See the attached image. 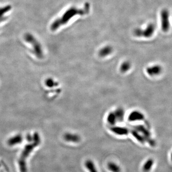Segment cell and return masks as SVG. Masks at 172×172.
Returning a JSON list of instances; mask_svg holds the SVG:
<instances>
[{
	"mask_svg": "<svg viewBox=\"0 0 172 172\" xmlns=\"http://www.w3.org/2000/svg\"><path fill=\"white\" fill-rule=\"evenodd\" d=\"M163 68L162 66L159 64L153 65L147 67L146 69L147 74L151 77L159 76L163 72Z\"/></svg>",
	"mask_w": 172,
	"mask_h": 172,
	"instance_id": "8992f818",
	"label": "cell"
},
{
	"mask_svg": "<svg viewBox=\"0 0 172 172\" xmlns=\"http://www.w3.org/2000/svg\"><path fill=\"white\" fill-rule=\"evenodd\" d=\"M24 38L26 42L32 45L33 51L36 57L39 59L43 58V52L40 43L33 37L31 34L27 33L24 36Z\"/></svg>",
	"mask_w": 172,
	"mask_h": 172,
	"instance_id": "3957f363",
	"label": "cell"
},
{
	"mask_svg": "<svg viewBox=\"0 0 172 172\" xmlns=\"http://www.w3.org/2000/svg\"><path fill=\"white\" fill-rule=\"evenodd\" d=\"M171 160H172V153H171Z\"/></svg>",
	"mask_w": 172,
	"mask_h": 172,
	"instance_id": "2e32d148",
	"label": "cell"
},
{
	"mask_svg": "<svg viewBox=\"0 0 172 172\" xmlns=\"http://www.w3.org/2000/svg\"><path fill=\"white\" fill-rule=\"evenodd\" d=\"M23 141V137L20 134H17L10 138L8 140V144L10 146H14L15 145L21 144Z\"/></svg>",
	"mask_w": 172,
	"mask_h": 172,
	"instance_id": "52a82bcc",
	"label": "cell"
},
{
	"mask_svg": "<svg viewBox=\"0 0 172 172\" xmlns=\"http://www.w3.org/2000/svg\"><path fill=\"white\" fill-rule=\"evenodd\" d=\"M86 168L89 172H98L95 167L94 163L91 160H88L85 163Z\"/></svg>",
	"mask_w": 172,
	"mask_h": 172,
	"instance_id": "30bf717a",
	"label": "cell"
},
{
	"mask_svg": "<svg viewBox=\"0 0 172 172\" xmlns=\"http://www.w3.org/2000/svg\"><path fill=\"white\" fill-rule=\"evenodd\" d=\"M109 170L112 172H121V169L119 166L114 162H110L108 164Z\"/></svg>",
	"mask_w": 172,
	"mask_h": 172,
	"instance_id": "7c38bea8",
	"label": "cell"
},
{
	"mask_svg": "<svg viewBox=\"0 0 172 172\" xmlns=\"http://www.w3.org/2000/svg\"><path fill=\"white\" fill-rule=\"evenodd\" d=\"M89 10L90 4L88 2L85 3L82 9H78L75 7H71L63 14L61 18L57 19L53 23L51 26V29L53 31L58 29L60 26L66 24L69 20L76 15H87L89 13Z\"/></svg>",
	"mask_w": 172,
	"mask_h": 172,
	"instance_id": "6da1fadb",
	"label": "cell"
},
{
	"mask_svg": "<svg viewBox=\"0 0 172 172\" xmlns=\"http://www.w3.org/2000/svg\"><path fill=\"white\" fill-rule=\"evenodd\" d=\"M11 9V6L10 5L6 6L0 8V23L4 21L5 19L6 18L4 17V15L7 12L9 11Z\"/></svg>",
	"mask_w": 172,
	"mask_h": 172,
	"instance_id": "8fae6325",
	"label": "cell"
},
{
	"mask_svg": "<svg viewBox=\"0 0 172 172\" xmlns=\"http://www.w3.org/2000/svg\"><path fill=\"white\" fill-rule=\"evenodd\" d=\"M155 30V25L154 24L151 23L148 24L146 28H137L134 30V35L137 37H144L149 38L154 34Z\"/></svg>",
	"mask_w": 172,
	"mask_h": 172,
	"instance_id": "277c9868",
	"label": "cell"
},
{
	"mask_svg": "<svg viewBox=\"0 0 172 172\" xmlns=\"http://www.w3.org/2000/svg\"><path fill=\"white\" fill-rule=\"evenodd\" d=\"M64 138L67 142L75 143L80 142V137L78 135L69 133L65 134L64 136Z\"/></svg>",
	"mask_w": 172,
	"mask_h": 172,
	"instance_id": "ba28073f",
	"label": "cell"
},
{
	"mask_svg": "<svg viewBox=\"0 0 172 172\" xmlns=\"http://www.w3.org/2000/svg\"><path fill=\"white\" fill-rule=\"evenodd\" d=\"M26 140L28 142H32L33 141V136H32L30 134H28V135L26 136Z\"/></svg>",
	"mask_w": 172,
	"mask_h": 172,
	"instance_id": "9a60e30c",
	"label": "cell"
},
{
	"mask_svg": "<svg viewBox=\"0 0 172 172\" xmlns=\"http://www.w3.org/2000/svg\"><path fill=\"white\" fill-rule=\"evenodd\" d=\"M33 143L28 144L25 145L21 153L20 157L18 161V166L20 172H27L28 169L26 166V160L34 149L38 146L41 143L40 135L37 132H35L33 136Z\"/></svg>",
	"mask_w": 172,
	"mask_h": 172,
	"instance_id": "7a4b0ae2",
	"label": "cell"
},
{
	"mask_svg": "<svg viewBox=\"0 0 172 172\" xmlns=\"http://www.w3.org/2000/svg\"><path fill=\"white\" fill-rule=\"evenodd\" d=\"M154 164V161L153 159L150 158L146 161L143 166V170L144 172H148L151 170Z\"/></svg>",
	"mask_w": 172,
	"mask_h": 172,
	"instance_id": "9c48e42d",
	"label": "cell"
},
{
	"mask_svg": "<svg viewBox=\"0 0 172 172\" xmlns=\"http://www.w3.org/2000/svg\"><path fill=\"white\" fill-rule=\"evenodd\" d=\"M0 166H1V164H0Z\"/></svg>",
	"mask_w": 172,
	"mask_h": 172,
	"instance_id": "e0dca14e",
	"label": "cell"
},
{
	"mask_svg": "<svg viewBox=\"0 0 172 172\" xmlns=\"http://www.w3.org/2000/svg\"><path fill=\"white\" fill-rule=\"evenodd\" d=\"M112 48L110 46H108L102 48L100 51V54L101 56H106L108 55L112 51Z\"/></svg>",
	"mask_w": 172,
	"mask_h": 172,
	"instance_id": "4fadbf2b",
	"label": "cell"
},
{
	"mask_svg": "<svg viewBox=\"0 0 172 172\" xmlns=\"http://www.w3.org/2000/svg\"><path fill=\"white\" fill-rule=\"evenodd\" d=\"M45 84L47 87L49 88H52L58 85L57 82H55L53 80L50 78L45 80Z\"/></svg>",
	"mask_w": 172,
	"mask_h": 172,
	"instance_id": "5bb4252c",
	"label": "cell"
},
{
	"mask_svg": "<svg viewBox=\"0 0 172 172\" xmlns=\"http://www.w3.org/2000/svg\"><path fill=\"white\" fill-rule=\"evenodd\" d=\"M170 13L166 9H164L161 12V28L162 31L165 33L169 31L170 27Z\"/></svg>",
	"mask_w": 172,
	"mask_h": 172,
	"instance_id": "5b68a950",
	"label": "cell"
}]
</instances>
